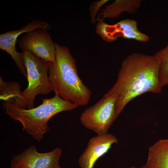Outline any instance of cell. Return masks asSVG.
Returning a JSON list of instances; mask_svg holds the SVG:
<instances>
[{
	"label": "cell",
	"mask_w": 168,
	"mask_h": 168,
	"mask_svg": "<svg viewBox=\"0 0 168 168\" xmlns=\"http://www.w3.org/2000/svg\"><path fill=\"white\" fill-rule=\"evenodd\" d=\"M50 28V25L47 22L34 20L20 29L8 31L0 35V49L10 55L21 72L26 78L27 73L23 63L22 53L17 52L16 50L17 39L22 33L36 29L49 30Z\"/></svg>",
	"instance_id": "ba28073f"
},
{
	"label": "cell",
	"mask_w": 168,
	"mask_h": 168,
	"mask_svg": "<svg viewBox=\"0 0 168 168\" xmlns=\"http://www.w3.org/2000/svg\"><path fill=\"white\" fill-rule=\"evenodd\" d=\"M117 139L109 133L97 134L89 141L87 146L80 155L78 163L81 168H93L97 160L106 153Z\"/></svg>",
	"instance_id": "9c48e42d"
},
{
	"label": "cell",
	"mask_w": 168,
	"mask_h": 168,
	"mask_svg": "<svg viewBox=\"0 0 168 168\" xmlns=\"http://www.w3.org/2000/svg\"><path fill=\"white\" fill-rule=\"evenodd\" d=\"M141 168H147L145 165L142 166Z\"/></svg>",
	"instance_id": "9a60e30c"
},
{
	"label": "cell",
	"mask_w": 168,
	"mask_h": 168,
	"mask_svg": "<svg viewBox=\"0 0 168 168\" xmlns=\"http://www.w3.org/2000/svg\"><path fill=\"white\" fill-rule=\"evenodd\" d=\"M159 73V67L154 55L136 53L124 59L116 82L105 94L115 97L118 116L136 97L147 92H161Z\"/></svg>",
	"instance_id": "6da1fadb"
},
{
	"label": "cell",
	"mask_w": 168,
	"mask_h": 168,
	"mask_svg": "<svg viewBox=\"0 0 168 168\" xmlns=\"http://www.w3.org/2000/svg\"><path fill=\"white\" fill-rule=\"evenodd\" d=\"M62 153V149L58 147L40 153L31 145L12 157L10 168H62L59 162Z\"/></svg>",
	"instance_id": "8992f818"
},
{
	"label": "cell",
	"mask_w": 168,
	"mask_h": 168,
	"mask_svg": "<svg viewBox=\"0 0 168 168\" xmlns=\"http://www.w3.org/2000/svg\"><path fill=\"white\" fill-rule=\"evenodd\" d=\"M141 0H116L112 3L105 6L99 13L96 20L99 22L103 21L106 18L113 19L118 17L123 12H126L135 14L141 5Z\"/></svg>",
	"instance_id": "30bf717a"
},
{
	"label": "cell",
	"mask_w": 168,
	"mask_h": 168,
	"mask_svg": "<svg viewBox=\"0 0 168 168\" xmlns=\"http://www.w3.org/2000/svg\"><path fill=\"white\" fill-rule=\"evenodd\" d=\"M118 117L115 97L105 94L102 99L81 114L80 119L86 128L97 134L103 135L107 133Z\"/></svg>",
	"instance_id": "5b68a950"
},
{
	"label": "cell",
	"mask_w": 168,
	"mask_h": 168,
	"mask_svg": "<svg viewBox=\"0 0 168 168\" xmlns=\"http://www.w3.org/2000/svg\"><path fill=\"white\" fill-rule=\"evenodd\" d=\"M42 100L40 105L29 109L21 108L8 102H3L5 114L20 122L22 130L38 142L50 131L48 122L52 117L61 112L73 110L78 106L56 94L51 98Z\"/></svg>",
	"instance_id": "277c9868"
},
{
	"label": "cell",
	"mask_w": 168,
	"mask_h": 168,
	"mask_svg": "<svg viewBox=\"0 0 168 168\" xmlns=\"http://www.w3.org/2000/svg\"><path fill=\"white\" fill-rule=\"evenodd\" d=\"M109 1L108 0H102L93 2L91 5L90 8V14L91 17V23L94 24L96 23V16L101 7Z\"/></svg>",
	"instance_id": "5bb4252c"
},
{
	"label": "cell",
	"mask_w": 168,
	"mask_h": 168,
	"mask_svg": "<svg viewBox=\"0 0 168 168\" xmlns=\"http://www.w3.org/2000/svg\"><path fill=\"white\" fill-rule=\"evenodd\" d=\"M128 168H137L135 166H132V167H130Z\"/></svg>",
	"instance_id": "2e32d148"
},
{
	"label": "cell",
	"mask_w": 168,
	"mask_h": 168,
	"mask_svg": "<svg viewBox=\"0 0 168 168\" xmlns=\"http://www.w3.org/2000/svg\"><path fill=\"white\" fill-rule=\"evenodd\" d=\"M55 57L49 62L48 74L55 94L64 100L79 106L87 105L91 92L79 77L76 60L68 48L54 42Z\"/></svg>",
	"instance_id": "7a4b0ae2"
},
{
	"label": "cell",
	"mask_w": 168,
	"mask_h": 168,
	"mask_svg": "<svg viewBox=\"0 0 168 168\" xmlns=\"http://www.w3.org/2000/svg\"><path fill=\"white\" fill-rule=\"evenodd\" d=\"M120 37L127 39L135 40L143 42H147L150 39L148 35L140 32L139 30H121L115 34L114 38L116 40L118 37Z\"/></svg>",
	"instance_id": "4fadbf2b"
},
{
	"label": "cell",
	"mask_w": 168,
	"mask_h": 168,
	"mask_svg": "<svg viewBox=\"0 0 168 168\" xmlns=\"http://www.w3.org/2000/svg\"><path fill=\"white\" fill-rule=\"evenodd\" d=\"M147 168H168V138L161 139L148 149Z\"/></svg>",
	"instance_id": "8fae6325"
},
{
	"label": "cell",
	"mask_w": 168,
	"mask_h": 168,
	"mask_svg": "<svg viewBox=\"0 0 168 168\" xmlns=\"http://www.w3.org/2000/svg\"><path fill=\"white\" fill-rule=\"evenodd\" d=\"M154 55L159 65V79L162 87L168 85V44Z\"/></svg>",
	"instance_id": "7c38bea8"
},
{
	"label": "cell",
	"mask_w": 168,
	"mask_h": 168,
	"mask_svg": "<svg viewBox=\"0 0 168 168\" xmlns=\"http://www.w3.org/2000/svg\"><path fill=\"white\" fill-rule=\"evenodd\" d=\"M21 53L28 85L21 91L17 83L7 82L3 89L2 99L21 108L29 109L34 107L37 95H47L53 91L48 74L49 62L30 52L23 51Z\"/></svg>",
	"instance_id": "3957f363"
},
{
	"label": "cell",
	"mask_w": 168,
	"mask_h": 168,
	"mask_svg": "<svg viewBox=\"0 0 168 168\" xmlns=\"http://www.w3.org/2000/svg\"><path fill=\"white\" fill-rule=\"evenodd\" d=\"M48 30L39 29L26 33L19 40V47L22 51L30 52L47 62H54L55 57L54 42Z\"/></svg>",
	"instance_id": "52a82bcc"
}]
</instances>
